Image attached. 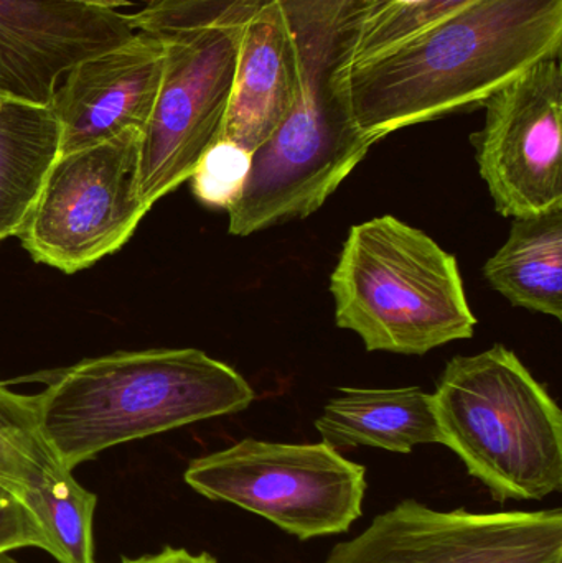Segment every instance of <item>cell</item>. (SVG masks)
Segmentation results:
<instances>
[{
	"mask_svg": "<svg viewBox=\"0 0 562 563\" xmlns=\"http://www.w3.org/2000/svg\"><path fill=\"white\" fill-rule=\"evenodd\" d=\"M25 505L42 525L48 554L59 563H96L95 512L98 498L75 476L33 493Z\"/></svg>",
	"mask_w": 562,
	"mask_h": 563,
	"instance_id": "ac0fdd59",
	"label": "cell"
},
{
	"mask_svg": "<svg viewBox=\"0 0 562 563\" xmlns=\"http://www.w3.org/2000/svg\"><path fill=\"white\" fill-rule=\"evenodd\" d=\"M484 277L514 307L562 320V205L514 218L510 236Z\"/></svg>",
	"mask_w": 562,
	"mask_h": 563,
	"instance_id": "9a60e30c",
	"label": "cell"
},
{
	"mask_svg": "<svg viewBox=\"0 0 562 563\" xmlns=\"http://www.w3.org/2000/svg\"><path fill=\"white\" fill-rule=\"evenodd\" d=\"M161 40L137 30L115 48L82 59L59 82L52 108L59 124V155L144 131L164 75Z\"/></svg>",
	"mask_w": 562,
	"mask_h": 563,
	"instance_id": "7c38bea8",
	"label": "cell"
},
{
	"mask_svg": "<svg viewBox=\"0 0 562 563\" xmlns=\"http://www.w3.org/2000/svg\"><path fill=\"white\" fill-rule=\"evenodd\" d=\"M253 154L241 145L218 139L191 174V191L203 207L230 210L243 194Z\"/></svg>",
	"mask_w": 562,
	"mask_h": 563,
	"instance_id": "ffe728a7",
	"label": "cell"
},
{
	"mask_svg": "<svg viewBox=\"0 0 562 563\" xmlns=\"http://www.w3.org/2000/svg\"><path fill=\"white\" fill-rule=\"evenodd\" d=\"M185 483L253 512L299 541L343 534L362 516L366 468L326 442L244 439L195 459Z\"/></svg>",
	"mask_w": 562,
	"mask_h": 563,
	"instance_id": "52a82bcc",
	"label": "cell"
},
{
	"mask_svg": "<svg viewBox=\"0 0 562 563\" xmlns=\"http://www.w3.org/2000/svg\"><path fill=\"white\" fill-rule=\"evenodd\" d=\"M316 429L333 449L373 446L411 453L416 446L441 443L432 394L418 386L343 387L317 417Z\"/></svg>",
	"mask_w": 562,
	"mask_h": 563,
	"instance_id": "5bb4252c",
	"label": "cell"
},
{
	"mask_svg": "<svg viewBox=\"0 0 562 563\" xmlns=\"http://www.w3.org/2000/svg\"><path fill=\"white\" fill-rule=\"evenodd\" d=\"M132 0H0V98L52 106L66 73L135 35Z\"/></svg>",
	"mask_w": 562,
	"mask_h": 563,
	"instance_id": "8fae6325",
	"label": "cell"
},
{
	"mask_svg": "<svg viewBox=\"0 0 562 563\" xmlns=\"http://www.w3.org/2000/svg\"><path fill=\"white\" fill-rule=\"evenodd\" d=\"M441 445L497 501L562 489V412L547 387L504 344L454 356L432 393Z\"/></svg>",
	"mask_w": 562,
	"mask_h": 563,
	"instance_id": "5b68a950",
	"label": "cell"
},
{
	"mask_svg": "<svg viewBox=\"0 0 562 563\" xmlns=\"http://www.w3.org/2000/svg\"><path fill=\"white\" fill-rule=\"evenodd\" d=\"M562 0H477L389 52L332 73L353 128L376 144L399 129L484 104L561 55Z\"/></svg>",
	"mask_w": 562,
	"mask_h": 563,
	"instance_id": "6da1fadb",
	"label": "cell"
},
{
	"mask_svg": "<svg viewBox=\"0 0 562 563\" xmlns=\"http://www.w3.org/2000/svg\"><path fill=\"white\" fill-rule=\"evenodd\" d=\"M323 563H562V511H438L405 499Z\"/></svg>",
	"mask_w": 562,
	"mask_h": 563,
	"instance_id": "9c48e42d",
	"label": "cell"
},
{
	"mask_svg": "<svg viewBox=\"0 0 562 563\" xmlns=\"http://www.w3.org/2000/svg\"><path fill=\"white\" fill-rule=\"evenodd\" d=\"M484 128L472 135L482 180L505 218L562 205V71L560 55L485 99Z\"/></svg>",
	"mask_w": 562,
	"mask_h": 563,
	"instance_id": "30bf717a",
	"label": "cell"
},
{
	"mask_svg": "<svg viewBox=\"0 0 562 563\" xmlns=\"http://www.w3.org/2000/svg\"><path fill=\"white\" fill-rule=\"evenodd\" d=\"M73 475L43 437L32 396L0 383V485L23 503Z\"/></svg>",
	"mask_w": 562,
	"mask_h": 563,
	"instance_id": "e0dca14e",
	"label": "cell"
},
{
	"mask_svg": "<svg viewBox=\"0 0 562 563\" xmlns=\"http://www.w3.org/2000/svg\"><path fill=\"white\" fill-rule=\"evenodd\" d=\"M32 396L40 429L68 470L132 440L243 412L256 393L197 347L131 351L53 371Z\"/></svg>",
	"mask_w": 562,
	"mask_h": 563,
	"instance_id": "7a4b0ae2",
	"label": "cell"
},
{
	"mask_svg": "<svg viewBox=\"0 0 562 563\" xmlns=\"http://www.w3.org/2000/svg\"><path fill=\"white\" fill-rule=\"evenodd\" d=\"M135 30L161 40L164 75L142 131L139 190L152 208L190 180L221 137L241 30L256 0H142Z\"/></svg>",
	"mask_w": 562,
	"mask_h": 563,
	"instance_id": "8992f818",
	"label": "cell"
},
{
	"mask_svg": "<svg viewBox=\"0 0 562 563\" xmlns=\"http://www.w3.org/2000/svg\"><path fill=\"white\" fill-rule=\"evenodd\" d=\"M23 548L48 551L45 532L29 506L12 489L0 485V554Z\"/></svg>",
	"mask_w": 562,
	"mask_h": 563,
	"instance_id": "44dd1931",
	"label": "cell"
},
{
	"mask_svg": "<svg viewBox=\"0 0 562 563\" xmlns=\"http://www.w3.org/2000/svg\"><path fill=\"white\" fill-rule=\"evenodd\" d=\"M330 294L337 327L366 351L422 356L477 324L454 254L392 214L350 228Z\"/></svg>",
	"mask_w": 562,
	"mask_h": 563,
	"instance_id": "277c9868",
	"label": "cell"
},
{
	"mask_svg": "<svg viewBox=\"0 0 562 563\" xmlns=\"http://www.w3.org/2000/svg\"><path fill=\"white\" fill-rule=\"evenodd\" d=\"M142 131L58 155L19 233L35 263L65 274L121 250L151 207L139 190Z\"/></svg>",
	"mask_w": 562,
	"mask_h": 563,
	"instance_id": "ba28073f",
	"label": "cell"
},
{
	"mask_svg": "<svg viewBox=\"0 0 562 563\" xmlns=\"http://www.w3.org/2000/svg\"><path fill=\"white\" fill-rule=\"evenodd\" d=\"M119 563H218V561L208 552L194 554V552L187 551V549L165 548L162 551L155 552V554H145L135 559H122Z\"/></svg>",
	"mask_w": 562,
	"mask_h": 563,
	"instance_id": "603a6c76",
	"label": "cell"
},
{
	"mask_svg": "<svg viewBox=\"0 0 562 563\" xmlns=\"http://www.w3.org/2000/svg\"><path fill=\"white\" fill-rule=\"evenodd\" d=\"M58 155L49 106L0 98V243L19 236Z\"/></svg>",
	"mask_w": 562,
	"mask_h": 563,
	"instance_id": "2e32d148",
	"label": "cell"
},
{
	"mask_svg": "<svg viewBox=\"0 0 562 563\" xmlns=\"http://www.w3.org/2000/svg\"><path fill=\"white\" fill-rule=\"evenodd\" d=\"M299 52L284 0H256L241 30L233 91L221 139L254 154L296 98Z\"/></svg>",
	"mask_w": 562,
	"mask_h": 563,
	"instance_id": "4fadbf2b",
	"label": "cell"
},
{
	"mask_svg": "<svg viewBox=\"0 0 562 563\" xmlns=\"http://www.w3.org/2000/svg\"><path fill=\"white\" fill-rule=\"evenodd\" d=\"M0 563H20L15 559L10 558L9 554H0Z\"/></svg>",
	"mask_w": 562,
	"mask_h": 563,
	"instance_id": "cb8c5ba5",
	"label": "cell"
},
{
	"mask_svg": "<svg viewBox=\"0 0 562 563\" xmlns=\"http://www.w3.org/2000/svg\"><path fill=\"white\" fill-rule=\"evenodd\" d=\"M421 2L422 0H345V20L350 22L365 16L401 12Z\"/></svg>",
	"mask_w": 562,
	"mask_h": 563,
	"instance_id": "7402d4cb",
	"label": "cell"
},
{
	"mask_svg": "<svg viewBox=\"0 0 562 563\" xmlns=\"http://www.w3.org/2000/svg\"><path fill=\"white\" fill-rule=\"evenodd\" d=\"M474 2L477 0H422L401 12L345 20L333 73L339 75L370 62Z\"/></svg>",
	"mask_w": 562,
	"mask_h": 563,
	"instance_id": "d6986e66",
	"label": "cell"
},
{
	"mask_svg": "<svg viewBox=\"0 0 562 563\" xmlns=\"http://www.w3.org/2000/svg\"><path fill=\"white\" fill-rule=\"evenodd\" d=\"M299 52L296 98L257 147L243 194L228 210L230 234L250 236L319 211L368 155L332 86L343 0H284Z\"/></svg>",
	"mask_w": 562,
	"mask_h": 563,
	"instance_id": "3957f363",
	"label": "cell"
}]
</instances>
